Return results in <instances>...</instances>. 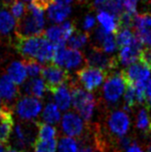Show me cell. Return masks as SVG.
Instances as JSON below:
<instances>
[{
  "label": "cell",
  "mask_w": 151,
  "mask_h": 152,
  "mask_svg": "<svg viewBox=\"0 0 151 152\" xmlns=\"http://www.w3.org/2000/svg\"><path fill=\"white\" fill-rule=\"evenodd\" d=\"M15 49L24 60H36L39 63L52 61L55 45L42 36L17 39Z\"/></svg>",
  "instance_id": "1"
},
{
  "label": "cell",
  "mask_w": 151,
  "mask_h": 152,
  "mask_svg": "<svg viewBox=\"0 0 151 152\" xmlns=\"http://www.w3.org/2000/svg\"><path fill=\"white\" fill-rule=\"evenodd\" d=\"M43 12L34 4L27 5V11L20 20L17 21L15 28V35L17 39L31 38L42 36L44 27V15Z\"/></svg>",
  "instance_id": "2"
},
{
  "label": "cell",
  "mask_w": 151,
  "mask_h": 152,
  "mask_svg": "<svg viewBox=\"0 0 151 152\" xmlns=\"http://www.w3.org/2000/svg\"><path fill=\"white\" fill-rule=\"evenodd\" d=\"M69 87L71 91V103L74 109L85 121H90L96 105L94 95L88 91L83 90L73 80H71L69 83Z\"/></svg>",
  "instance_id": "3"
},
{
  "label": "cell",
  "mask_w": 151,
  "mask_h": 152,
  "mask_svg": "<svg viewBox=\"0 0 151 152\" xmlns=\"http://www.w3.org/2000/svg\"><path fill=\"white\" fill-rule=\"evenodd\" d=\"M41 76L46 90L52 94L61 86L69 84L72 80L69 71L53 63L42 66Z\"/></svg>",
  "instance_id": "4"
},
{
  "label": "cell",
  "mask_w": 151,
  "mask_h": 152,
  "mask_svg": "<svg viewBox=\"0 0 151 152\" xmlns=\"http://www.w3.org/2000/svg\"><path fill=\"white\" fill-rule=\"evenodd\" d=\"M85 63L88 66L104 70L106 72H113L118 66V59L116 56H109L103 50L91 45L85 55Z\"/></svg>",
  "instance_id": "5"
},
{
  "label": "cell",
  "mask_w": 151,
  "mask_h": 152,
  "mask_svg": "<svg viewBox=\"0 0 151 152\" xmlns=\"http://www.w3.org/2000/svg\"><path fill=\"white\" fill-rule=\"evenodd\" d=\"M126 81L121 71L110 72L102 88L103 97L108 103H116L125 93Z\"/></svg>",
  "instance_id": "6"
},
{
  "label": "cell",
  "mask_w": 151,
  "mask_h": 152,
  "mask_svg": "<svg viewBox=\"0 0 151 152\" xmlns=\"http://www.w3.org/2000/svg\"><path fill=\"white\" fill-rule=\"evenodd\" d=\"M76 75L78 81L82 84L84 89L90 93L96 90L103 81H105L108 77L109 72L87 66L79 69L76 72Z\"/></svg>",
  "instance_id": "7"
},
{
  "label": "cell",
  "mask_w": 151,
  "mask_h": 152,
  "mask_svg": "<svg viewBox=\"0 0 151 152\" xmlns=\"http://www.w3.org/2000/svg\"><path fill=\"white\" fill-rule=\"evenodd\" d=\"M132 30L142 45L151 47V13L135 15Z\"/></svg>",
  "instance_id": "8"
},
{
  "label": "cell",
  "mask_w": 151,
  "mask_h": 152,
  "mask_svg": "<svg viewBox=\"0 0 151 152\" xmlns=\"http://www.w3.org/2000/svg\"><path fill=\"white\" fill-rule=\"evenodd\" d=\"M42 110L39 99L32 96H23L15 104V112L23 121H31L37 118Z\"/></svg>",
  "instance_id": "9"
},
{
  "label": "cell",
  "mask_w": 151,
  "mask_h": 152,
  "mask_svg": "<svg viewBox=\"0 0 151 152\" xmlns=\"http://www.w3.org/2000/svg\"><path fill=\"white\" fill-rule=\"evenodd\" d=\"M121 72L126 84H132V85H136L139 83H147L150 76L149 69L141 61L128 66L127 69H122Z\"/></svg>",
  "instance_id": "10"
},
{
  "label": "cell",
  "mask_w": 151,
  "mask_h": 152,
  "mask_svg": "<svg viewBox=\"0 0 151 152\" xmlns=\"http://www.w3.org/2000/svg\"><path fill=\"white\" fill-rule=\"evenodd\" d=\"M15 125L14 113L10 106L0 107V145H8Z\"/></svg>",
  "instance_id": "11"
},
{
  "label": "cell",
  "mask_w": 151,
  "mask_h": 152,
  "mask_svg": "<svg viewBox=\"0 0 151 152\" xmlns=\"http://www.w3.org/2000/svg\"><path fill=\"white\" fill-rule=\"evenodd\" d=\"M142 50H144V45L135 36L134 39L129 45L122 47L120 49L118 53V62L123 66H130L132 64L140 61V57Z\"/></svg>",
  "instance_id": "12"
},
{
  "label": "cell",
  "mask_w": 151,
  "mask_h": 152,
  "mask_svg": "<svg viewBox=\"0 0 151 152\" xmlns=\"http://www.w3.org/2000/svg\"><path fill=\"white\" fill-rule=\"evenodd\" d=\"M130 126V118L125 112L115 111L109 115L108 127L112 133L122 137L124 136Z\"/></svg>",
  "instance_id": "13"
},
{
  "label": "cell",
  "mask_w": 151,
  "mask_h": 152,
  "mask_svg": "<svg viewBox=\"0 0 151 152\" xmlns=\"http://www.w3.org/2000/svg\"><path fill=\"white\" fill-rule=\"evenodd\" d=\"M62 128L69 137H79L83 133L84 122L78 115L69 112L63 115L62 118Z\"/></svg>",
  "instance_id": "14"
},
{
  "label": "cell",
  "mask_w": 151,
  "mask_h": 152,
  "mask_svg": "<svg viewBox=\"0 0 151 152\" xmlns=\"http://www.w3.org/2000/svg\"><path fill=\"white\" fill-rule=\"evenodd\" d=\"M36 140L33 137V130L29 128V125L23 122H19L15 126L14 132V145L18 148H24L27 145H34Z\"/></svg>",
  "instance_id": "15"
},
{
  "label": "cell",
  "mask_w": 151,
  "mask_h": 152,
  "mask_svg": "<svg viewBox=\"0 0 151 152\" xmlns=\"http://www.w3.org/2000/svg\"><path fill=\"white\" fill-rule=\"evenodd\" d=\"M0 95L3 98L4 104L10 106L11 102H14L18 97L19 91L15 84L12 81L7 74H4L0 78Z\"/></svg>",
  "instance_id": "16"
},
{
  "label": "cell",
  "mask_w": 151,
  "mask_h": 152,
  "mask_svg": "<svg viewBox=\"0 0 151 152\" xmlns=\"http://www.w3.org/2000/svg\"><path fill=\"white\" fill-rule=\"evenodd\" d=\"M7 75L17 86L24 83L27 77V71L23 62H12L7 67Z\"/></svg>",
  "instance_id": "17"
},
{
  "label": "cell",
  "mask_w": 151,
  "mask_h": 152,
  "mask_svg": "<svg viewBox=\"0 0 151 152\" xmlns=\"http://www.w3.org/2000/svg\"><path fill=\"white\" fill-rule=\"evenodd\" d=\"M46 90L44 82L42 78H31L23 84V91L27 96L35 98H42Z\"/></svg>",
  "instance_id": "18"
},
{
  "label": "cell",
  "mask_w": 151,
  "mask_h": 152,
  "mask_svg": "<svg viewBox=\"0 0 151 152\" xmlns=\"http://www.w3.org/2000/svg\"><path fill=\"white\" fill-rule=\"evenodd\" d=\"M54 95V100L59 109L63 111L67 110L71 105V91L69 84L61 86L59 89L52 94Z\"/></svg>",
  "instance_id": "19"
},
{
  "label": "cell",
  "mask_w": 151,
  "mask_h": 152,
  "mask_svg": "<svg viewBox=\"0 0 151 152\" xmlns=\"http://www.w3.org/2000/svg\"><path fill=\"white\" fill-rule=\"evenodd\" d=\"M83 63H85V55L81 51L71 48L66 49L62 67L63 66L66 69H72L81 66Z\"/></svg>",
  "instance_id": "20"
},
{
  "label": "cell",
  "mask_w": 151,
  "mask_h": 152,
  "mask_svg": "<svg viewBox=\"0 0 151 152\" xmlns=\"http://www.w3.org/2000/svg\"><path fill=\"white\" fill-rule=\"evenodd\" d=\"M71 12L69 6H61L57 4H51L47 9V15L51 21L61 23L69 17Z\"/></svg>",
  "instance_id": "21"
},
{
  "label": "cell",
  "mask_w": 151,
  "mask_h": 152,
  "mask_svg": "<svg viewBox=\"0 0 151 152\" xmlns=\"http://www.w3.org/2000/svg\"><path fill=\"white\" fill-rule=\"evenodd\" d=\"M97 19L99 23H100V26L104 28L107 32L114 35H116L118 32L117 19L109 13L104 11H99L97 15Z\"/></svg>",
  "instance_id": "22"
},
{
  "label": "cell",
  "mask_w": 151,
  "mask_h": 152,
  "mask_svg": "<svg viewBox=\"0 0 151 152\" xmlns=\"http://www.w3.org/2000/svg\"><path fill=\"white\" fill-rule=\"evenodd\" d=\"M90 33H89V32L76 30L74 32V34L69 39L67 45L71 49H76V50L80 49L88 43L90 39Z\"/></svg>",
  "instance_id": "23"
},
{
  "label": "cell",
  "mask_w": 151,
  "mask_h": 152,
  "mask_svg": "<svg viewBox=\"0 0 151 152\" xmlns=\"http://www.w3.org/2000/svg\"><path fill=\"white\" fill-rule=\"evenodd\" d=\"M17 21L14 17L7 10L0 11V34L1 35H9L13 31Z\"/></svg>",
  "instance_id": "24"
},
{
  "label": "cell",
  "mask_w": 151,
  "mask_h": 152,
  "mask_svg": "<svg viewBox=\"0 0 151 152\" xmlns=\"http://www.w3.org/2000/svg\"><path fill=\"white\" fill-rule=\"evenodd\" d=\"M42 37L46 39L47 41L53 43L54 45H66V41L63 39L62 29L60 25H54L49 27L48 29L43 32Z\"/></svg>",
  "instance_id": "25"
},
{
  "label": "cell",
  "mask_w": 151,
  "mask_h": 152,
  "mask_svg": "<svg viewBox=\"0 0 151 152\" xmlns=\"http://www.w3.org/2000/svg\"><path fill=\"white\" fill-rule=\"evenodd\" d=\"M60 118H61V113L56 104L54 103L47 104L42 112V119L44 121V123L53 124V123H57L60 121Z\"/></svg>",
  "instance_id": "26"
},
{
  "label": "cell",
  "mask_w": 151,
  "mask_h": 152,
  "mask_svg": "<svg viewBox=\"0 0 151 152\" xmlns=\"http://www.w3.org/2000/svg\"><path fill=\"white\" fill-rule=\"evenodd\" d=\"M123 1L124 0H109L99 11L107 12L110 15H112L117 20L118 17L124 12V4H123Z\"/></svg>",
  "instance_id": "27"
},
{
  "label": "cell",
  "mask_w": 151,
  "mask_h": 152,
  "mask_svg": "<svg viewBox=\"0 0 151 152\" xmlns=\"http://www.w3.org/2000/svg\"><path fill=\"white\" fill-rule=\"evenodd\" d=\"M36 126L38 127L39 133H38V140L42 141H46V140H52L55 139L56 136V129L54 127L50 126L49 124L44 122L37 121Z\"/></svg>",
  "instance_id": "28"
},
{
  "label": "cell",
  "mask_w": 151,
  "mask_h": 152,
  "mask_svg": "<svg viewBox=\"0 0 151 152\" xmlns=\"http://www.w3.org/2000/svg\"><path fill=\"white\" fill-rule=\"evenodd\" d=\"M115 36H116L117 45L120 49L124 46L129 45L135 38V34L132 29L118 30V32Z\"/></svg>",
  "instance_id": "29"
},
{
  "label": "cell",
  "mask_w": 151,
  "mask_h": 152,
  "mask_svg": "<svg viewBox=\"0 0 151 152\" xmlns=\"http://www.w3.org/2000/svg\"><path fill=\"white\" fill-rule=\"evenodd\" d=\"M33 146L35 152H56L57 141L56 139L46 140V141L36 139Z\"/></svg>",
  "instance_id": "30"
},
{
  "label": "cell",
  "mask_w": 151,
  "mask_h": 152,
  "mask_svg": "<svg viewBox=\"0 0 151 152\" xmlns=\"http://www.w3.org/2000/svg\"><path fill=\"white\" fill-rule=\"evenodd\" d=\"M124 103L125 110L130 111L131 108L135 107L138 104L137 95H136V88L132 84H127L125 93H124Z\"/></svg>",
  "instance_id": "31"
},
{
  "label": "cell",
  "mask_w": 151,
  "mask_h": 152,
  "mask_svg": "<svg viewBox=\"0 0 151 152\" xmlns=\"http://www.w3.org/2000/svg\"><path fill=\"white\" fill-rule=\"evenodd\" d=\"M59 152H78V143L73 138L63 137L58 143Z\"/></svg>",
  "instance_id": "32"
},
{
  "label": "cell",
  "mask_w": 151,
  "mask_h": 152,
  "mask_svg": "<svg viewBox=\"0 0 151 152\" xmlns=\"http://www.w3.org/2000/svg\"><path fill=\"white\" fill-rule=\"evenodd\" d=\"M134 17L135 15L124 11L117 18V28L118 30L122 29H133L134 26Z\"/></svg>",
  "instance_id": "33"
},
{
  "label": "cell",
  "mask_w": 151,
  "mask_h": 152,
  "mask_svg": "<svg viewBox=\"0 0 151 152\" xmlns=\"http://www.w3.org/2000/svg\"><path fill=\"white\" fill-rule=\"evenodd\" d=\"M23 64L25 66V69L27 71V75L30 77H36L39 74H41V71L42 69V65L39 62L36 60H22Z\"/></svg>",
  "instance_id": "34"
},
{
  "label": "cell",
  "mask_w": 151,
  "mask_h": 152,
  "mask_svg": "<svg viewBox=\"0 0 151 152\" xmlns=\"http://www.w3.org/2000/svg\"><path fill=\"white\" fill-rule=\"evenodd\" d=\"M27 11V5L21 1V0H17L11 7V13L12 15L15 19V21H18L24 17Z\"/></svg>",
  "instance_id": "35"
},
{
  "label": "cell",
  "mask_w": 151,
  "mask_h": 152,
  "mask_svg": "<svg viewBox=\"0 0 151 152\" xmlns=\"http://www.w3.org/2000/svg\"><path fill=\"white\" fill-rule=\"evenodd\" d=\"M149 117H148V113L145 109H142L140 110L137 117V123L136 126L139 128L140 130H147V128L149 127Z\"/></svg>",
  "instance_id": "36"
},
{
  "label": "cell",
  "mask_w": 151,
  "mask_h": 152,
  "mask_svg": "<svg viewBox=\"0 0 151 152\" xmlns=\"http://www.w3.org/2000/svg\"><path fill=\"white\" fill-rule=\"evenodd\" d=\"M117 42H116V36L114 34H109L108 37L105 39L104 42L102 43L101 50H103L106 53H112L117 48Z\"/></svg>",
  "instance_id": "37"
},
{
  "label": "cell",
  "mask_w": 151,
  "mask_h": 152,
  "mask_svg": "<svg viewBox=\"0 0 151 152\" xmlns=\"http://www.w3.org/2000/svg\"><path fill=\"white\" fill-rule=\"evenodd\" d=\"M60 26H61V29H62L63 39H65L66 42L69 41V39L74 34V32L77 30L74 21H66Z\"/></svg>",
  "instance_id": "38"
},
{
  "label": "cell",
  "mask_w": 151,
  "mask_h": 152,
  "mask_svg": "<svg viewBox=\"0 0 151 152\" xmlns=\"http://www.w3.org/2000/svg\"><path fill=\"white\" fill-rule=\"evenodd\" d=\"M140 61L147 66L149 69H151V47L144 48L141 54Z\"/></svg>",
  "instance_id": "39"
},
{
  "label": "cell",
  "mask_w": 151,
  "mask_h": 152,
  "mask_svg": "<svg viewBox=\"0 0 151 152\" xmlns=\"http://www.w3.org/2000/svg\"><path fill=\"white\" fill-rule=\"evenodd\" d=\"M95 24V19L93 15H88L84 19V23H83V28L86 30V32H89L90 30H91L93 28ZM90 33V32H89Z\"/></svg>",
  "instance_id": "40"
},
{
  "label": "cell",
  "mask_w": 151,
  "mask_h": 152,
  "mask_svg": "<svg viewBox=\"0 0 151 152\" xmlns=\"http://www.w3.org/2000/svg\"><path fill=\"white\" fill-rule=\"evenodd\" d=\"M108 1L109 0H93V8H95V9H97L99 11Z\"/></svg>",
  "instance_id": "41"
},
{
  "label": "cell",
  "mask_w": 151,
  "mask_h": 152,
  "mask_svg": "<svg viewBox=\"0 0 151 152\" xmlns=\"http://www.w3.org/2000/svg\"><path fill=\"white\" fill-rule=\"evenodd\" d=\"M126 152H144V151H142V149L138 145H136V143H132V145L127 148Z\"/></svg>",
  "instance_id": "42"
},
{
  "label": "cell",
  "mask_w": 151,
  "mask_h": 152,
  "mask_svg": "<svg viewBox=\"0 0 151 152\" xmlns=\"http://www.w3.org/2000/svg\"><path fill=\"white\" fill-rule=\"evenodd\" d=\"M17 1V0H0V5H1L3 8H10L12 7V5Z\"/></svg>",
  "instance_id": "43"
},
{
  "label": "cell",
  "mask_w": 151,
  "mask_h": 152,
  "mask_svg": "<svg viewBox=\"0 0 151 152\" xmlns=\"http://www.w3.org/2000/svg\"><path fill=\"white\" fill-rule=\"evenodd\" d=\"M73 0H53V4H57V5L61 6H69L72 3Z\"/></svg>",
  "instance_id": "44"
},
{
  "label": "cell",
  "mask_w": 151,
  "mask_h": 152,
  "mask_svg": "<svg viewBox=\"0 0 151 152\" xmlns=\"http://www.w3.org/2000/svg\"><path fill=\"white\" fill-rule=\"evenodd\" d=\"M145 96H146V99L151 98V79H149L148 82L146 83V86H145Z\"/></svg>",
  "instance_id": "45"
},
{
  "label": "cell",
  "mask_w": 151,
  "mask_h": 152,
  "mask_svg": "<svg viewBox=\"0 0 151 152\" xmlns=\"http://www.w3.org/2000/svg\"><path fill=\"white\" fill-rule=\"evenodd\" d=\"M78 152H95V151L90 146H85V147H81Z\"/></svg>",
  "instance_id": "46"
},
{
  "label": "cell",
  "mask_w": 151,
  "mask_h": 152,
  "mask_svg": "<svg viewBox=\"0 0 151 152\" xmlns=\"http://www.w3.org/2000/svg\"><path fill=\"white\" fill-rule=\"evenodd\" d=\"M79 5H88L90 3V0H76Z\"/></svg>",
  "instance_id": "47"
},
{
  "label": "cell",
  "mask_w": 151,
  "mask_h": 152,
  "mask_svg": "<svg viewBox=\"0 0 151 152\" xmlns=\"http://www.w3.org/2000/svg\"><path fill=\"white\" fill-rule=\"evenodd\" d=\"M5 152H21V151H19V150L15 149V148H12L10 145H8V147H7V149H6Z\"/></svg>",
  "instance_id": "48"
},
{
  "label": "cell",
  "mask_w": 151,
  "mask_h": 152,
  "mask_svg": "<svg viewBox=\"0 0 151 152\" xmlns=\"http://www.w3.org/2000/svg\"><path fill=\"white\" fill-rule=\"evenodd\" d=\"M9 145H0V152H5Z\"/></svg>",
  "instance_id": "49"
},
{
  "label": "cell",
  "mask_w": 151,
  "mask_h": 152,
  "mask_svg": "<svg viewBox=\"0 0 151 152\" xmlns=\"http://www.w3.org/2000/svg\"><path fill=\"white\" fill-rule=\"evenodd\" d=\"M22 1H23V2H30V3H31L32 1H33V0H22Z\"/></svg>",
  "instance_id": "50"
},
{
  "label": "cell",
  "mask_w": 151,
  "mask_h": 152,
  "mask_svg": "<svg viewBox=\"0 0 151 152\" xmlns=\"http://www.w3.org/2000/svg\"><path fill=\"white\" fill-rule=\"evenodd\" d=\"M147 152H151V146L148 147V149H147Z\"/></svg>",
  "instance_id": "51"
},
{
  "label": "cell",
  "mask_w": 151,
  "mask_h": 152,
  "mask_svg": "<svg viewBox=\"0 0 151 152\" xmlns=\"http://www.w3.org/2000/svg\"><path fill=\"white\" fill-rule=\"evenodd\" d=\"M149 129H150V131H151V121H150V123H149Z\"/></svg>",
  "instance_id": "52"
},
{
  "label": "cell",
  "mask_w": 151,
  "mask_h": 152,
  "mask_svg": "<svg viewBox=\"0 0 151 152\" xmlns=\"http://www.w3.org/2000/svg\"><path fill=\"white\" fill-rule=\"evenodd\" d=\"M1 99H2V98H1V95H0V104H1V101H2Z\"/></svg>",
  "instance_id": "53"
},
{
  "label": "cell",
  "mask_w": 151,
  "mask_h": 152,
  "mask_svg": "<svg viewBox=\"0 0 151 152\" xmlns=\"http://www.w3.org/2000/svg\"><path fill=\"white\" fill-rule=\"evenodd\" d=\"M27 152H29V151H27Z\"/></svg>",
  "instance_id": "54"
}]
</instances>
